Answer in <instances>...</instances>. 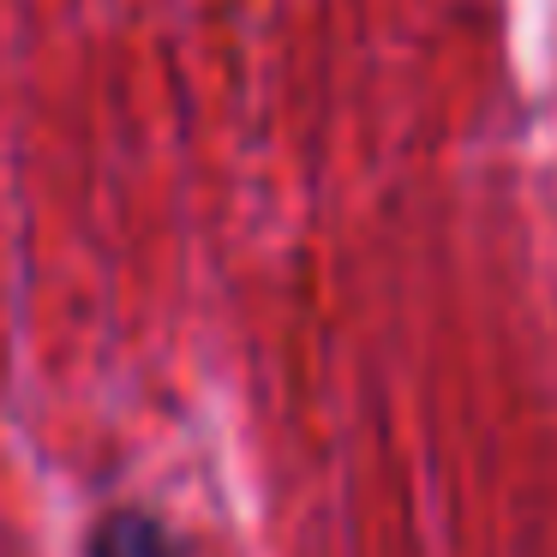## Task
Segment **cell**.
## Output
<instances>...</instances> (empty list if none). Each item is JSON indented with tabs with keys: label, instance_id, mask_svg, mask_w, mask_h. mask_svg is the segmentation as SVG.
<instances>
[{
	"label": "cell",
	"instance_id": "cell-1",
	"mask_svg": "<svg viewBox=\"0 0 557 557\" xmlns=\"http://www.w3.org/2000/svg\"><path fill=\"white\" fill-rule=\"evenodd\" d=\"M78 557H193V552L150 504H109L85 528Z\"/></svg>",
	"mask_w": 557,
	"mask_h": 557
}]
</instances>
